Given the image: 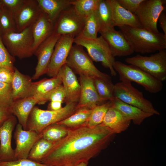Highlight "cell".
I'll return each mask as SVG.
<instances>
[{
	"label": "cell",
	"instance_id": "6da1fadb",
	"mask_svg": "<svg viewBox=\"0 0 166 166\" xmlns=\"http://www.w3.org/2000/svg\"><path fill=\"white\" fill-rule=\"evenodd\" d=\"M114 134L101 124L93 127L85 124L69 128L67 135L55 143L40 162L60 166L88 162L108 145Z\"/></svg>",
	"mask_w": 166,
	"mask_h": 166
},
{
	"label": "cell",
	"instance_id": "7a4b0ae2",
	"mask_svg": "<svg viewBox=\"0 0 166 166\" xmlns=\"http://www.w3.org/2000/svg\"><path fill=\"white\" fill-rule=\"evenodd\" d=\"M119 28L134 52L144 54L166 49V36L164 33L126 26Z\"/></svg>",
	"mask_w": 166,
	"mask_h": 166
},
{
	"label": "cell",
	"instance_id": "3957f363",
	"mask_svg": "<svg viewBox=\"0 0 166 166\" xmlns=\"http://www.w3.org/2000/svg\"><path fill=\"white\" fill-rule=\"evenodd\" d=\"M77 103H72L57 110H44L34 106L29 116L26 130L40 133L49 125L61 121L74 113Z\"/></svg>",
	"mask_w": 166,
	"mask_h": 166
},
{
	"label": "cell",
	"instance_id": "277c9868",
	"mask_svg": "<svg viewBox=\"0 0 166 166\" xmlns=\"http://www.w3.org/2000/svg\"><path fill=\"white\" fill-rule=\"evenodd\" d=\"M66 64L75 73L93 79L99 78L112 82L109 75L103 73L95 66L92 59L83 47L73 45L67 57Z\"/></svg>",
	"mask_w": 166,
	"mask_h": 166
},
{
	"label": "cell",
	"instance_id": "5b68a950",
	"mask_svg": "<svg viewBox=\"0 0 166 166\" xmlns=\"http://www.w3.org/2000/svg\"><path fill=\"white\" fill-rule=\"evenodd\" d=\"M74 43L85 48L92 60L101 62L104 67L109 69L112 76L116 75V72L113 67L116 61L108 44L102 36L95 38L78 36L74 38Z\"/></svg>",
	"mask_w": 166,
	"mask_h": 166
},
{
	"label": "cell",
	"instance_id": "8992f818",
	"mask_svg": "<svg viewBox=\"0 0 166 166\" xmlns=\"http://www.w3.org/2000/svg\"><path fill=\"white\" fill-rule=\"evenodd\" d=\"M113 67L118 73L121 81H127L135 82L151 93H158L163 88L162 82L136 66L127 65L121 61H115Z\"/></svg>",
	"mask_w": 166,
	"mask_h": 166
},
{
	"label": "cell",
	"instance_id": "52a82bcc",
	"mask_svg": "<svg viewBox=\"0 0 166 166\" xmlns=\"http://www.w3.org/2000/svg\"><path fill=\"white\" fill-rule=\"evenodd\" d=\"M32 25L20 32H9L1 36L6 48L14 57L22 59L34 54Z\"/></svg>",
	"mask_w": 166,
	"mask_h": 166
},
{
	"label": "cell",
	"instance_id": "ba28073f",
	"mask_svg": "<svg viewBox=\"0 0 166 166\" xmlns=\"http://www.w3.org/2000/svg\"><path fill=\"white\" fill-rule=\"evenodd\" d=\"M125 61L137 67L162 82L166 80V49L158 51L149 56L137 54L127 58Z\"/></svg>",
	"mask_w": 166,
	"mask_h": 166
},
{
	"label": "cell",
	"instance_id": "9c48e42d",
	"mask_svg": "<svg viewBox=\"0 0 166 166\" xmlns=\"http://www.w3.org/2000/svg\"><path fill=\"white\" fill-rule=\"evenodd\" d=\"M113 95L122 102L147 113L159 115L151 102L145 99L142 92L133 86L131 82L124 81L114 85Z\"/></svg>",
	"mask_w": 166,
	"mask_h": 166
},
{
	"label": "cell",
	"instance_id": "30bf717a",
	"mask_svg": "<svg viewBox=\"0 0 166 166\" xmlns=\"http://www.w3.org/2000/svg\"><path fill=\"white\" fill-rule=\"evenodd\" d=\"M85 18L77 14L71 6L61 13L54 23L53 32L61 36L77 37L82 31Z\"/></svg>",
	"mask_w": 166,
	"mask_h": 166
},
{
	"label": "cell",
	"instance_id": "8fae6325",
	"mask_svg": "<svg viewBox=\"0 0 166 166\" xmlns=\"http://www.w3.org/2000/svg\"><path fill=\"white\" fill-rule=\"evenodd\" d=\"M166 0H144L134 14L142 28L153 32H159L157 27L159 18L164 9Z\"/></svg>",
	"mask_w": 166,
	"mask_h": 166
},
{
	"label": "cell",
	"instance_id": "7c38bea8",
	"mask_svg": "<svg viewBox=\"0 0 166 166\" xmlns=\"http://www.w3.org/2000/svg\"><path fill=\"white\" fill-rule=\"evenodd\" d=\"M73 37L62 35L55 46L46 74L52 77L57 76L67 59L74 43Z\"/></svg>",
	"mask_w": 166,
	"mask_h": 166
},
{
	"label": "cell",
	"instance_id": "4fadbf2b",
	"mask_svg": "<svg viewBox=\"0 0 166 166\" xmlns=\"http://www.w3.org/2000/svg\"><path fill=\"white\" fill-rule=\"evenodd\" d=\"M16 147L14 149L15 160L27 159L29 152L35 143L42 137V132L24 130L18 124L14 133Z\"/></svg>",
	"mask_w": 166,
	"mask_h": 166
},
{
	"label": "cell",
	"instance_id": "5bb4252c",
	"mask_svg": "<svg viewBox=\"0 0 166 166\" xmlns=\"http://www.w3.org/2000/svg\"><path fill=\"white\" fill-rule=\"evenodd\" d=\"M61 36L53 32L35 50L34 54L37 57L38 62L32 79H37L46 73L55 46Z\"/></svg>",
	"mask_w": 166,
	"mask_h": 166
},
{
	"label": "cell",
	"instance_id": "9a60e30c",
	"mask_svg": "<svg viewBox=\"0 0 166 166\" xmlns=\"http://www.w3.org/2000/svg\"><path fill=\"white\" fill-rule=\"evenodd\" d=\"M42 12L37 0H24L20 8L14 13L17 32L32 25Z\"/></svg>",
	"mask_w": 166,
	"mask_h": 166
},
{
	"label": "cell",
	"instance_id": "2e32d148",
	"mask_svg": "<svg viewBox=\"0 0 166 166\" xmlns=\"http://www.w3.org/2000/svg\"><path fill=\"white\" fill-rule=\"evenodd\" d=\"M99 32L107 42L114 57L128 56L134 52L120 30L112 27L107 31Z\"/></svg>",
	"mask_w": 166,
	"mask_h": 166
},
{
	"label": "cell",
	"instance_id": "e0dca14e",
	"mask_svg": "<svg viewBox=\"0 0 166 166\" xmlns=\"http://www.w3.org/2000/svg\"><path fill=\"white\" fill-rule=\"evenodd\" d=\"M79 79L81 93L77 105V109L86 108L93 109L107 101L101 99L98 95L95 87L94 79L80 75Z\"/></svg>",
	"mask_w": 166,
	"mask_h": 166
},
{
	"label": "cell",
	"instance_id": "ac0fdd59",
	"mask_svg": "<svg viewBox=\"0 0 166 166\" xmlns=\"http://www.w3.org/2000/svg\"><path fill=\"white\" fill-rule=\"evenodd\" d=\"M17 122V118L12 115L0 127V161L15 160L14 149L11 146V139Z\"/></svg>",
	"mask_w": 166,
	"mask_h": 166
},
{
	"label": "cell",
	"instance_id": "d6986e66",
	"mask_svg": "<svg viewBox=\"0 0 166 166\" xmlns=\"http://www.w3.org/2000/svg\"><path fill=\"white\" fill-rule=\"evenodd\" d=\"M59 73L62 81L65 92L64 102L66 105L78 103L81 93V85L75 74L66 64L61 67Z\"/></svg>",
	"mask_w": 166,
	"mask_h": 166
},
{
	"label": "cell",
	"instance_id": "ffe728a7",
	"mask_svg": "<svg viewBox=\"0 0 166 166\" xmlns=\"http://www.w3.org/2000/svg\"><path fill=\"white\" fill-rule=\"evenodd\" d=\"M62 84L60 74L50 78H45L40 81L33 82L31 96L37 101V104H45L48 101V98L52 92Z\"/></svg>",
	"mask_w": 166,
	"mask_h": 166
},
{
	"label": "cell",
	"instance_id": "44dd1931",
	"mask_svg": "<svg viewBox=\"0 0 166 166\" xmlns=\"http://www.w3.org/2000/svg\"><path fill=\"white\" fill-rule=\"evenodd\" d=\"M112 13V26L142 28L135 14L123 7L117 0H107Z\"/></svg>",
	"mask_w": 166,
	"mask_h": 166
},
{
	"label": "cell",
	"instance_id": "7402d4cb",
	"mask_svg": "<svg viewBox=\"0 0 166 166\" xmlns=\"http://www.w3.org/2000/svg\"><path fill=\"white\" fill-rule=\"evenodd\" d=\"M54 23L47 15L42 12L32 25L34 51L39 45L53 33Z\"/></svg>",
	"mask_w": 166,
	"mask_h": 166
},
{
	"label": "cell",
	"instance_id": "603a6c76",
	"mask_svg": "<svg viewBox=\"0 0 166 166\" xmlns=\"http://www.w3.org/2000/svg\"><path fill=\"white\" fill-rule=\"evenodd\" d=\"M11 86L13 101L31 96L32 83V78L28 75L21 73L16 67Z\"/></svg>",
	"mask_w": 166,
	"mask_h": 166
},
{
	"label": "cell",
	"instance_id": "cb8c5ba5",
	"mask_svg": "<svg viewBox=\"0 0 166 166\" xmlns=\"http://www.w3.org/2000/svg\"><path fill=\"white\" fill-rule=\"evenodd\" d=\"M111 101L113 107L126 118L137 125H140L145 119L154 115L125 103L115 97Z\"/></svg>",
	"mask_w": 166,
	"mask_h": 166
},
{
	"label": "cell",
	"instance_id": "d4e9b609",
	"mask_svg": "<svg viewBox=\"0 0 166 166\" xmlns=\"http://www.w3.org/2000/svg\"><path fill=\"white\" fill-rule=\"evenodd\" d=\"M131 122L113 107L112 104L101 124L110 129L114 134H116L126 130L129 126Z\"/></svg>",
	"mask_w": 166,
	"mask_h": 166
},
{
	"label": "cell",
	"instance_id": "484cf974",
	"mask_svg": "<svg viewBox=\"0 0 166 166\" xmlns=\"http://www.w3.org/2000/svg\"><path fill=\"white\" fill-rule=\"evenodd\" d=\"M37 104L34 98L30 96L13 101L10 107L12 114L18 119V124L26 130L27 120L35 105Z\"/></svg>",
	"mask_w": 166,
	"mask_h": 166
},
{
	"label": "cell",
	"instance_id": "4316f807",
	"mask_svg": "<svg viewBox=\"0 0 166 166\" xmlns=\"http://www.w3.org/2000/svg\"><path fill=\"white\" fill-rule=\"evenodd\" d=\"M42 11L54 23L61 13L71 6V0H37Z\"/></svg>",
	"mask_w": 166,
	"mask_h": 166
},
{
	"label": "cell",
	"instance_id": "83f0119b",
	"mask_svg": "<svg viewBox=\"0 0 166 166\" xmlns=\"http://www.w3.org/2000/svg\"><path fill=\"white\" fill-rule=\"evenodd\" d=\"M92 109L86 108H78L72 115L57 123L68 128H73L86 124Z\"/></svg>",
	"mask_w": 166,
	"mask_h": 166
},
{
	"label": "cell",
	"instance_id": "f1b7e54d",
	"mask_svg": "<svg viewBox=\"0 0 166 166\" xmlns=\"http://www.w3.org/2000/svg\"><path fill=\"white\" fill-rule=\"evenodd\" d=\"M100 26V31H105L112 27L111 10L107 0H100L96 10Z\"/></svg>",
	"mask_w": 166,
	"mask_h": 166
},
{
	"label": "cell",
	"instance_id": "f546056e",
	"mask_svg": "<svg viewBox=\"0 0 166 166\" xmlns=\"http://www.w3.org/2000/svg\"><path fill=\"white\" fill-rule=\"evenodd\" d=\"M55 143L48 141L42 138L34 144L29 154L28 159L40 162Z\"/></svg>",
	"mask_w": 166,
	"mask_h": 166
},
{
	"label": "cell",
	"instance_id": "4dcf8cb0",
	"mask_svg": "<svg viewBox=\"0 0 166 166\" xmlns=\"http://www.w3.org/2000/svg\"><path fill=\"white\" fill-rule=\"evenodd\" d=\"M69 128L57 123L51 124L42 132L43 138L53 143H55L65 137Z\"/></svg>",
	"mask_w": 166,
	"mask_h": 166
},
{
	"label": "cell",
	"instance_id": "1f68e13d",
	"mask_svg": "<svg viewBox=\"0 0 166 166\" xmlns=\"http://www.w3.org/2000/svg\"><path fill=\"white\" fill-rule=\"evenodd\" d=\"M100 30L99 23L95 10L85 18L83 28L78 36L95 38L97 37V34Z\"/></svg>",
	"mask_w": 166,
	"mask_h": 166
},
{
	"label": "cell",
	"instance_id": "d6a6232c",
	"mask_svg": "<svg viewBox=\"0 0 166 166\" xmlns=\"http://www.w3.org/2000/svg\"><path fill=\"white\" fill-rule=\"evenodd\" d=\"M100 0H73L71 4L75 12L78 15L85 17L95 11Z\"/></svg>",
	"mask_w": 166,
	"mask_h": 166
},
{
	"label": "cell",
	"instance_id": "836d02e7",
	"mask_svg": "<svg viewBox=\"0 0 166 166\" xmlns=\"http://www.w3.org/2000/svg\"><path fill=\"white\" fill-rule=\"evenodd\" d=\"M17 32L14 13L4 6L0 13V35Z\"/></svg>",
	"mask_w": 166,
	"mask_h": 166
},
{
	"label": "cell",
	"instance_id": "e575fe53",
	"mask_svg": "<svg viewBox=\"0 0 166 166\" xmlns=\"http://www.w3.org/2000/svg\"><path fill=\"white\" fill-rule=\"evenodd\" d=\"M111 105V101H108L93 108L86 125L89 127H93L101 124Z\"/></svg>",
	"mask_w": 166,
	"mask_h": 166
},
{
	"label": "cell",
	"instance_id": "d590c367",
	"mask_svg": "<svg viewBox=\"0 0 166 166\" xmlns=\"http://www.w3.org/2000/svg\"><path fill=\"white\" fill-rule=\"evenodd\" d=\"M94 82L97 92L101 99L106 101L113 98L114 85L112 82L96 78L94 79Z\"/></svg>",
	"mask_w": 166,
	"mask_h": 166
},
{
	"label": "cell",
	"instance_id": "8d00e7d4",
	"mask_svg": "<svg viewBox=\"0 0 166 166\" xmlns=\"http://www.w3.org/2000/svg\"><path fill=\"white\" fill-rule=\"evenodd\" d=\"M65 97V92L62 84L56 88L49 96L48 101H50V103L48 105L47 110H57L61 109Z\"/></svg>",
	"mask_w": 166,
	"mask_h": 166
},
{
	"label": "cell",
	"instance_id": "74e56055",
	"mask_svg": "<svg viewBox=\"0 0 166 166\" xmlns=\"http://www.w3.org/2000/svg\"><path fill=\"white\" fill-rule=\"evenodd\" d=\"M13 101L11 85L0 81V106L10 109Z\"/></svg>",
	"mask_w": 166,
	"mask_h": 166
},
{
	"label": "cell",
	"instance_id": "f35d334b",
	"mask_svg": "<svg viewBox=\"0 0 166 166\" xmlns=\"http://www.w3.org/2000/svg\"><path fill=\"white\" fill-rule=\"evenodd\" d=\"M14 57L10 53L4 45L0 35V65L14 68Z\"/></svg>",
	"mask_w": 166,
	"mask_h": 166
},
{
	"label": "cell",
	"instance_id": "ab89813d",
	"mask_svg": "<svg viewBox=\"0 0 166 166\" xmlns=\"http://www.w3.org/2000/svg\"><path fill=\"white\" fill-rule=\"evenodd\" d=\"M0 166H50L29 159H23L13 161H0Z\"/></svg>",
	"mask_w": 166,
	"mask_h": 166
},
{
	"label": "cell",
	"instance_id": "60d3db41",
	"mask_svg": "<svg viewBox=\"0 0 166 166\" xmlns=\"http://www.w3.org/2000/svg\"><path fill=\"white\" fill-rule=\"evenodd\" d=\"M14 68L0 65V81L11 84L14 73Z\"/></svg>",
	"mask_w": 166,
	"mask_h": 166
},
{
	"label": "cell",
	"instance_id": "b9f144b4",
	"mask_svg": "<svg viewBox=\"0 0 166 166\" xmlns=\"http://www.w3.org/2000/svg\"><path fill=\"white\" fill-rule=\"evenodd\" d=\"M123 7L134 14L144 0H117Z\"/></svg>",
	"mask_w": 166,
	"mask_h": 166
},
{
	"label": "cell",
	"instance_id": "7bdbcfd3",
	"mask_svg": "<svg viewBox=\"0 0 166 166\" xmlns=\"http://www.w3.org/2000/svg\"><path fill=\"white\" fill-rule=\"evenodd\" d=\"M1 1L4 6L14 14L20 8L24 0H1Z\"/></svg>",
	"mask_w": 166,
	"mask_h": 166
},
{
	"label": "cell",
	"instance_id": "ee69618b",
	"mask_svg": "<svg viewBox=\"0 0 166 166\" xmlns=\"http://www.w3.org/2000/svg\"><path fill=\"white\" fill-rule=\"evenodd\" d=\"M12 115H13L10 109L4 108L0 106V127Z\"/></svg>",
	"mask_w": 166,
	"mask_h": 166
},
{
	"label": "cell",
	"instance_id": "f6af8a7d",
	"mask_svg": "<svg viewBox=\"0 0 166 166\" xmlns=\"http://www.w3.org/2000/svg\"><path fill=\"white\" fill-rule=\"evenodd\" d=\"M158 21L164 34L166 36V15L164 12H162L161 13L159 18Z\"/></svg>",
	"mask_w": 166,
	"mask_h": 166
},
{
	"label": "cell",
	"instance_id": "bcb514c9",
	"mask_svg": "<svg viewBox=\"0 0 166 166\" xmlns=\"http://www.w3.org/2000/svg\"><path fill=\"white\" fill-rule=\"evenodd\" d=\"M88 162H83L80 163L74 166H87Z\"/></svg>",
	"mask_w": 166,
	"mask_h": 166
},
{
	"label": "cell",
	"instance_id": "7dc6e473",
	"mask_svg": "<svg viewBox=\"0 0 166 166\" xmlns=\"http://www.w3.org/2000/svg\"><path fill=\"white\" fill-rule=\"evenodd\" d=\"M4 6L1 0H0V13L1 11Z\"/></svg>",
	"mask_w": 166,
	"mask_h": 166
},
{
	"label": "cell",
	"instance_id": "c3c4849f",
	"mask_svg": "<svg viewBox=\"0 0 166 166\" xmlns=\"http://www.w3.org/2000/svg\"><path fill=\"white\" fill-rule=\"evenodd\" d=\"M74 165L71 164H65L63 165L60 166H74Z\"/></svg>",
	"mask_w": 166,
	"mask_h": 166
}]
</instances>
